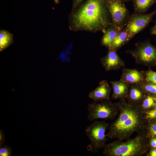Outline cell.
<instances>
[{"mask_svg":"<svg viewBox=\"0 0 156 156\" xmlns=\"http://www.w3.org/2000/svg\"><path fill=\"white\" fill-rule=\"evenodd\" d=\"M115 104L118 109L119 114L108 127L107 138L123 141L130 138L133 133L147 129L148 120L140 106L130 103L126 98Z\"/></svg>","mask_w":156,"mask_h":156,"instance_id":"obj_1","label":"cell"},{"mask_svg":"<svg viewBox=\"0 0 156 156\" xmlns=\"http://www.w3.org/2000/svg\"><path fill=\"white\" fill-rule=\"evenodd\" d=\"M77 29L104 33L112 23L105 0H86L73 17Z\"/></svg>","mask_w":156,"mask_h":156,"instance_id":"obj_2","label":"cell"},{"mask_svg":"<svg viewBox=\"0 0 156 156\" xmlns=\"http://www.w3.org/2000/svg\"><path fill=\"white\" fill-rule=\"evenodd\" d=\"M132 139L125 141L116 140L106 144L103 153L105 156H141L145 154L148 148L147 129L138 133Z\"/></svg>","mask_w":156,"mask_h":156,"instance_id":"obj_3","label":"cell"},{"mask_svg":"<svg viewBox=\"0 0 156 156\" xmlns=\"http://www.w3.org/2000/svg\"><path fill=\"white\" fill-rule=\"evenodd\" d=\"M109 125L105 121L95 120L86 127L85 132L90 142L87 147L88 151L94 153L103 148L108 140L105 132Z\"/></svg>","mask_w":156,"mask_h":156,"instance_id":"obj_4","label":"cell"},{"mask_svg":"<svg viewBox=\"0 0 156 156\" xmlns=\"http://www.w3.org/2000/svg\"><path fill=\"white\" fill-rule=\"evenodd\" d=\"M125 53L131 55L137 64L149 68L156 66V46L148 40L136 43L134 48Z\"/></svg>","mask_w":156,"mask_h":156,"instance_id":"obj_5","label":"cell"},{"mask_svg":"<svg viewBox=\"0 0 156 156\" xmlns=\"http://www.w3.org/2000/svg\"><path fill=\"white\" fill-rule=\"evenodd\" d=\"M87 119L94 121L98 119L114 120L118 115L119 110L115 103L110 99L88 104Z\"/></svg>","mask_w":156,"mask_h":156,"instance_id":"obj_6","label":"cell"},{"mask_svg":"<svg viewBox=\"0 0 156 156\" xmlns=\"http://www.w3.org/2000/svg\"><path fill=\"white\" fill-rule=\"evenodd\" d=\"M112 23L120 30L124 27L129 16L124 2L120 0H105Z\"/></svg>","mask_w":156,"mask_h":156,"instance_id":"obj_7","label":"cell"},{"mask_svg":"<svg viewBox=\"0 0 156 156\" xmlns=\"http://www.w3.org/2000/svg\"><path fill=\"white\" fill-rule=\"evenodd\" d=\"M155 14L156 10L146 14L133 13L130 15L124 28L133 37L148 25Z\"/></svg>","mask_w":156,"mask_h":156,"instance_id":"obj_8","label":"cell"},{"mask_svg":"<svg viewBox=\"0 0 156 156\" xmlns=\"http://www.w3.org/2000/svg\"><path fill=\"white\" fill-rule=\"evenodd\" d=\"M107 55L100 60L103 67L106 71L117 70L125 66V62L119 56L117 51L111 48H108Z\"/></svg>","mask_w":156,"mask_h":156,"instance_id":"obj_9","label":"cell"},{"mask_svg":"<svg viewBox=\"0 0 156 156\" xmlns=\"http://www.w3.org/2000/svg\"><path fill=\"white\" fill-rule=\"evenodd\" d=\"M99 84L98 87L89 93V98L96 102L110 99L112 89L107 81L103 80Z\"/></svg>","mask_w":156,"mask_h":156,"instance_id":"obj_10","label":"cell"},{"mask_svg":"<svg viewBox=\"0 0 156 156\" xmlns=\"http://www.w3.org/2000/svg\"><path fill=\"white\" fill-rule=\"evenodd\" d=\"M120 80L129 84H140L145 81L144 71L136 69H130L123 67Z\"/></svg>","mask_w":156,"mask_h":156,"instance_id":"obj_11","label":"cell"},{"mask_svg":"<svg viewBox=\"0 0 156 156\" xmlns=\"http://www.w3.org/2000/svg\"><path fill=\"white\" fill-rule=\"evenodd\" d=\"M147 94L141 89L139 84H130L129 92L126 99L130 103L140 106Z\"/></svg>","mask_w":156,"mask_h":156,"instance_id":"obj_12","label":"cell"},{"mask_svg":"<svg viewBox=\"0 0 156 156\" xmlns=\"http://www.w3.org/2000/svg\"><path fill=\"white\" fill-rule=\"evenodd\" d=\"M113 90L111 98L114 100L126 98L128 95L130 85L120 79L110 81Z\"/></svg>","mask_w":156,"mask_h":156,"instance_id":"obj_13","label":"cell"},{"mask_svg":"<svg viewBox=\"0 0 156 156\" xmlns=\"http://www.w3.org/2000/svg\"><path fill=\"white\" fill-rule=\"evenodd\" d=\"M133 38L124 27L118 32L109 47L112 48L117 51Z\"/></svg>","mask_w":156,"mask_h":156,"instance_id":"obj_14","label":"cell"},{"mask_svg":"<svg viewBox=\"0 0 156 156\" xmlns=\"http://www.w3.org/2000/svg\"><path fill=\"white\" fill-rule=\"evenodd\" d=\"M120 30L112 24L108 26L104 33V34L101 39V45L107 48L109 47Z\"/></svg>","mask_w":156,"mask_h":156,"instance_id":"obj_15","label":"cell"},{"mask_svg":"<svg viewBox=\"0 0 156 156\" xmlns=\"http://www.w3.org/2000/svg\"><path fill=\"white\" fill-rule=\"evenodd\" d=\"M134 12L136 13L144 14L154 3L155 0H132Z\"/></svg>","mask_w":156,"mask_h":156,"instance_id":"obj_16","label":"cell"},{"mask_svg":"<svg viewBox=\"0 0 156 156\" xmlns=\"http://www.w3.org/2000/svg\"><path fill=\"white\" fill-rule=\"evenodd\" d=\"M13 42V35L5 30L0 31V51H2Z\"/></svg>","mask_w":156,"mask_h":156,"instance_id":"obj_17","label":"cell"},{"mask_svg":"<svg viewBox=\"0 0 156 156\" xmlns=\"http://www.w3.org/2000/svg\"><path fill=\"white\" fill-rule=\"evenodd\" d=\"M155 98L151 94H147L143 100L140 106L145 113L146 110L155 106Z\"/></svg>","mask_w":156,"mask_h":156,"instance_id":"obj_18","label":"cell"},{"mask_svg":"<svg viewBox=\"0 0 156 156\" xmlns=\"http://www.w3.org/2000/svg\"><path fill=\"white\" fill-rule=\"evenodd\" d=\"M139 85L146 94H156V84L145 81Z\"/></svg>","mask_w":156,"mask_h":156,"instance_id":"obj_19","label":"cell"},{"mask_svg":"<svg viewBox=\"0 0 156 156\" xmlns=\"http://www.w3.org/2000/svg\"><path fill=\"white\" fill-rule=\"evenodd\" d=\"M145 81L156 85V72L149 69L146 71H144Z\"/></svg>","mask_w":156,"mask_h":156,"instance_id":"obj_20","label":"cell"},{"mask_svg":"<svg viewBox=\"0 0 156 156\" xmlns=\"http://www.w3.org/2000/svg\"><path fill=\"white\" fill-rule=\"evenodd\" d=\"M12 148L8 145L5 146L0 148V156H11Z\"/></svg>","mask_w":156,"mask_h":156,"instance_id":"obj_21","label":"cell"},{"mask_svg":"<svg viewBox=\"0 0 156 156\" xmlns=\"http://www.w3.org/2000/svg\"><path fill=\"white\" fill-rule=\"evenodd\" d=\"M147 131L148 135L153 137L156 136V124H152L148 127Z\"/></svg>","mask_w":156,"mask_h":156,"instance_id":"obj_22","label":"cell"},{"mask_svg":"<svg viewBox=\"0 0 156 156\" xmlns=\"http://www.w3.org/2000/svg\"><path fill=\"white\" fill-rule=\"evenodd\" d=\"M146 116L148 120L156 119V109L148 111L145 112Z\"/></svg>","mask_w":156,"mask_h":156,"instance_id":"obj_23","label":"cell"},{"mask_svg":"<svg viewBox=\"0 0 156 156\" xmlns=\"http://www.w3.org/2000/svg\"><path fill=\"white\" fill-rule=\"evenodd\" d=\"M4 135L3 131L0 130V147H1L5 141Z\"/></svg>","mask_w":156,"mask_h":156,"instance_id":"obj_24","label":"cell"},{"mask_svg":"<svg viewBox=\"0 0 156 156\" xmlns=\"http://www.w3.org/2000/svg\"><path fill=\"white\" fill-rule=\"evenodd\" d=\"M150 33L152 35H156V21L154 25L151 28Z\"/></svg>","mask_w":156,"mask_h":156,"instance_id":"obj_25","label":"cell"},{"mask_svg":"<svg viewBox=\"0 0 156 156\" xmlns=\"http://www.w3.org/2000/svg\"><path fill=\"white\" fill-rule=\"evenodd\" d=\"M150 143L151 147L156 148V138H152L150 140Z\"/></svg>","mask_w":156,"mask_h":156,"instance_id":"obj_26","label":"cell"},{"mask_svg":"<svg viewBox=\"0 0 156 156\" xmlns=\"http://www.w3.org/2000/svg\"><path fill=\"white\" fill-rule=\"evenodd\" d=\"M83 0H73V6L76 8L82 2Z\"/></svg>","mask_w":156,"mask_h":156,"instance_id":"obj_27","label":"cell"},{"mask_svg":"<svg viewBox=\"0 0 156 156\" xmlns=\"http://www.w3.org/2000/svg\"><path fill=\"white\" fill-rule=\"evenodd\" d=\"M149 155L150 156H156V149L151 150Z\"/></svg>","mask_w":156,"mask_h":156,"instance_id":"obj_28","label":"cell"},{"mask_svg":"<svg viewBox=\"0 0 156 156\" xmlns=\"http://www.w3.org/2000/svg\"><path fill=\"white\" fill-rule=\"evenodd\" d=\"M55 3L56 4H58L59 2V0H54Z\"/></svg>","mask_w":156,"mask_h":156,"instance_id":"obj_29","label":"cell"},{"mask_svg":"<svg viewBox=\"0 0 156 156\" xmlns=\"http://www.w3.org/2000/svg\"><path fill=\"white\" fill-rule=\"evenodd\" d=\"M131 0H123V1L125 2H128V1H131Z\"/></svg>","mask_w":156,"mask_h":156,"instance_id":"obj_30","label":"cell"},{"mask_svg":"<svg viewBox=\"0 0 156 156\" xmlns=\"http://www.w3.org/2000/svg\"><path fill=\"white\" fill-rule=\"evenodd\" d=\"M155 107V109H156V102H155V106H154Z\"/></svg>","mask_w":156,"mask_h":156,"instance_id":"obj_31","label":"cell"},{"mask_svg":"<svg viewBox=\"0 0 156 156\" xmlns=\"http://www.w3.org/2000/svg\"><path fill=\"white\" fill-rule=\"evenodd\" d=\"M155 99L156 100V95L155 96Z\"/></svg>","mask_w":156,"mask_h":156,"instance_id":"obj_32","label":"cell"},{"mask_svg":"<svg viewBox=\"0 0 156 156\" xmlns=\"http://www.w3.org/2000/svg\"><path fill=\"white\" fill-rule=\"evenodd\" d=\"M155 3H156V0H155Z\"/></svg>","mask_w":156,"mask_h":156,"instance_id":"obj_33","label":"cell"},{"mask_svg":"<svg viewBox=\"0 0 156 156\" xmlns=\"http://www.w3.org/2000/svg\"><path fill=\"white\" fill-rule=\"evenodd\" d=\"M122 0V1H123V0Z\"/></svg>","mask_w":156,"mask_h":156,"instance_id":"obj_34","label":"cell"},{"mask_svg":"<svg viewBox=\"0 0 156 156\" xmlns=\"http://www.w3.org/2000/svg\"></svg>","mask_w":156,"mask_h":156,"instance_id":"obj_35","label":"cell"}]
</instances>
